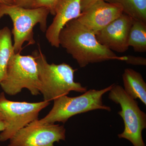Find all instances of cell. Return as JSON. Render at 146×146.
<instances>
[{
    "mask_svg": "<svg viewBox=\"0 0 146 146\" xmlns=\"http://www.w3.org/2000/svg\"><path fill=\"white\" fill-rule=\"evenodd\" d=\"M50 11L46 7L27 9L18 6L0 5V19L7 15L11 18L13 23V48L15 53H21L25 42L28 45L35 43L33 28L39 24L43 33L47 29V18Z\"/></svg>",
    "mask_w": 146,
    "mask_h": 146,
    "instance_id": "cell-4",
    "label": "cell"
},
{
    "mask_svg": "<svg viewBox=\"0 0 146 146\" xmlns=\"http://www.w3.org/2000/svg\"><path fill=\"white\" fill-rule=\"evenodd\" d=\"M5 124L4 122L0 117V131H3L5 129Z\"/></svg>",
    "mask_w": 146,
    "mask_h": 146,
    "instance_id": "cell-21",
    "label": "cell"
},
{
    "mask_svg": "<svg viewBox=\"0 0 146 146\" xmlns=\"http://www.w3.org/2000/svg\"><path fill=\"white\" fill-rule=\"evenodd\" d=\"M113 85L101 90L90 89L78 96L58 97L54 100L53 106L46 116L31 123L36 125L53 124L56 122L64 124L73 116L92 110H103L110 112L111 108L104 104L103 96Z\"/></svg>",
    "mask_w": 146,
    "mask_h": 146,
    "instance_id": "cell-3",
    "label": "cell"
},
{
    "mask_svg": "<svg viewBox=\"0 0 146 146\" xmlns=\"http://www.w3.org/2000/svg\"><path fill=\"white\" fill-rule=\"evenodd\" d=\"M4 93L15 96L27 89L33 96L40 94V83L35 58L33 55L15 54L9 61L5 78L0 83Z\"/></svg>",
    "mask_w": 146,
    "mask_h": 146,
    "instance_id": "cell-5",
    "label": "cell"
},
{
    "mask_svg": "<svg viewBox=\"0 0 146 146\" xmlns=\"http://www.w3.org/2000/svg\"><path fill=\"white\" fill-rule=\"evenodd\" d=\"M100 0H81V9L82 12L91 7V6Z\"/></svg>",
    "mask_w": 146,
    "mask_h": 146,
    "instance_id": "cell-19",
    "label": "cell"
},
{
    "mask_svg": "<svg viewBox=\"0 0 146 146\" xmlns=\"http://www.w3.org/2000/svg\"><path fill=\"white\" fill-rule=\"evenodd\" d=\"M57 0H35L32 8L44 7L48 9L50 13L54 16V7Z\"/></svg>",
    "mask_w": 146,
    "mask_h": 146,
    "instance_id": "cell-16",
    "label": "cell"
},
{
    "mask_svg": "<svg viewBox=\"0 0 146 146\" xmlns=\"http://www.w3.org/2000/svg\"><path fill=\"white\" fill-rule=\"evenodd\" d=\"M13 0H0V5H13Z\"/></svg>",
    "mask_w": 146,
    "mask_h": 146,
    "instance_id": "cell-20",
    "label": "cell"
},
{
    "mask_svg": "<svg viewBox=\"0 0 146 146\" xmlns=\"http://www.w3.org/2000/svg\"><path fill=\"white\" fill-rule=\"evenodd\" d=\"M50 104L49 102H15L6 98L4 92L0 94V117L5 129L0 133V141L9 140L18 131L38 119L40 111Z\"/></svg>",
    "mask_w": 146,
    "mask_h": 146,
    "instance_id": "cell-7",
    "label": "cell"
},
{
    "mask_svg": "<svg viewBox=\"0 0 146 146\" xmlns=\"http://www.w3.org/2000/svg\"><path fill=\"white\" fill-rule=\"evenodd\" d=\"M123 89L134 99H139L146 105V83L142 75L131 68L125 70L122 75Z\"/></svg>",
    "mask_w": 146,
    "mask_h": 146,
    "instance_id": "cell-12",
    "label": "cell"
},
{
    "mask_svg": "<svg viewBox=\"0 0 146 146\" xmlns=\"http://www.w3.org/2000/svg\"><path fill=\"white\" fill-rule=\"evenodd\" d=\"M123 13L120 5L100 0L82 12L77 19L96 34Z\"/></svg>",
    "mask_w": 146,
    "mask_h": 146,
    "instance_id": "cell-10",
    "label": "cell"
},
{
    "mask_svg": "<svg viewBox=\"0 0 146 146\" xmlns=\"http://www.w3.org/2000/svg\"><path fill=\"white\" fill-rule=\"evenodd\" d=\"M128 42L136 52H146V22L133 19Z\"/></svg>",
    "mask_w": 146,
    "mask_h": 146,
    "instance_id": "cell-14",
    "label": "cell"
},
{
    "mask_svg": "<svg viewBox=\"0 0 146 146\" xmlns=\"http://www.w3.org/2000/svg\"><path fill=\"white\" fill-rule=\"evenodd\" d=\"M81 0H57L54 7V17L47 28L46 36L53 47L60 46L58 36L66 24L79 17L82 13Z\"/></svg>",
    "mask_w": 146,
    "mask_h": 146,
    "instance_id": "cell-11",
    "label": "cell"
},
{
    "mask_svg": "<svg viewBox=\"0 0 146 146\" xmlns=\"http://www.w3.org/2000/svg\"><path fill=\"white\" fill-rule=\"evenodd\" d=\"M127 59L125 62L128 64L133 65H146V58L141 56H136L133 55L126 56Z\"/></svg>",
    "mask_w": 146,
    "mask_h": 146,
    "instance_id": "cell-17",
    "label": "cell"
},
{
    "mask_svg": "<svg viewBox=\"0 0 146 146\" xmlns=\"http://www.w3.org/2000/svg\"><path fill=\"white\" fill-rule=\"evenodd\" d=\"M32 54L37 64L40 93L44 101H53L58 97L67 96L71 91L84 93L87 91L86 87L74 81L77 69L65 63L49 64L39 45L38 50L34 51Z\"/></svg>",
    "mask_w": 146,
    "mask_h": 146,
    "instance_id": "cell-2",
    "label": "cell"
},
{
    "mask_svg": "<svg viewBox=\"0 0 146 146\" xmlns=\"http://www.w3.org/2000/svg\"><path fill=\"white\" fill-rule=\"evenodd\" d=\"M116 4L123 9V13L133 19L146 22V0H104Z\"/></svg>",
    "mask_w": 146,
    "mask_h": 146,
    "instance_id": "cell-15",
    "label": "cell"
},
{
    "mask_svg": "<svg viewBox=\"0 0 146 146\" xmlns=\"http://www.w3.org/2000/svg\"><path fill=\"white\" fill-rule=\"evenodd\" d=\"M66 129L59 124L36 125L30 123L9 139L8 146H54L65 141Z\"/></svg>",
    "mask_w": 146,
    "mask_h": 146,
    "instance_id": "cell-8",
    "label": "cell"
},
{
    "mask_svg": "<svg viewBox=\"0 0 146 146\" xmlns=\"http://www.w3.org/2000/svg\"><path fill=\"white\" fill-rule=\"evenodd\" d=\"M133 18L123 13L96 33L100 44L112 51L125 52L129 49L128 37Z\"/></svg>",
    "mask_w": 146,
    "mask_h": 146,
    "instance_id": "cell-9",
    "label": "cell"
},
{
    "mask_svg": "<svg viewBox=\"0 0 146 146\" xmlns=\"http://www.w3.org/2000/svg\"><path fill=\"white\" fill-rule=\"evenodd\" d=\"M12 33L7 27L0 29V83L5 77L9 61L15 54Z\"/></svg>",
    "mask_w": 146,
    "mask_h": 146,
    "instance_id": "cell-13",
    "label": "cell"
},
{
    "mask_svg": "<svg viewBox=\"0 0 146 146\" xmlns=\"http://www.w3.org/2000/svg\"><path fill=\"white\" fill-rule=\"evenodd\" d=\"M60 46L66 50L81 68L89 64L110 60L125 61L126 56H118L98 42L96 34L77 18L69 21L60 31Z\"/></svg>",
    "mask_w": 146,
    "mask_h": 146,
    "instance_id": "cell-1",
    "label": "cell"
},
{
    "mask_svg": "<svg viewBox=\"0 0 146 146\" xmlns=\"http://www.w3.org/2000/svg\"><path fill=\"white\" fill-rule=\"evenodd\" d=\"M14 5L27 9L32 8L35 0H13Z\"/></svg>",
    "mask_w": 146,
    "mask_h": 146,
    "instance_id": "cell-18",
    "label": "cell"
},
{
    "mask_svg": "<svg viewBox=\"0 0 146 146\" xmlns=\"http://www.w3.org/2000/svg\"><path fill=\"white\" fill-rule=\"evenodd\" d=\"M108 98L121 106L118 115L122 118L124 129L118 138L129 141L133 146H146L142 132L146 128V114L142 111L138 102L125 92L123 87L114 84L109 91Z\"/></svg>",
    "mask_w": 146,
    "mask_h": 146,
    "instance_id": "cell-6",
    "label": "cell"
}]
</instances>
